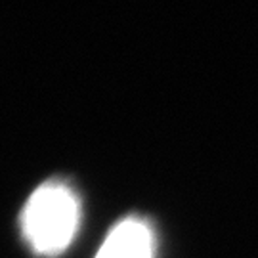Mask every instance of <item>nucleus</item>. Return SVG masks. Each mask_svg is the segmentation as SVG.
<instances>
[{
    "instance_id": "nucleus-1",
    "label": "nucleus",
    "mask_w": 258,
    "mask_h": 258,
    "mask_svg": "<svg viewBox=\"0 0 258 258\" xmlns=\"http://www.w3.org/2000/svg\"><path fill=\"white\" fill-rule=\"evenodd\" d=\"M81 218L77 195L63 184L48 182L37 187L25 203L21 230L29 247L42 254L55 256L73 241Z\"/></svg>"
},
{
    "instance_id": "nucleus-2",
    "label": "nucleus",
    "mask_w": 258,
    "mask_h": 258,
    "mask_svg": "<svg viewBox=\"0 0 258 258\" xmlns=\"http://www.w3.org/2000/svg\"><path fill=\"white\" fill-rule=\"evenodd\" d=\"M153 233L146 222L128 218L107 233L94 258H153Z\"/></svg>"
}]
</instances>
